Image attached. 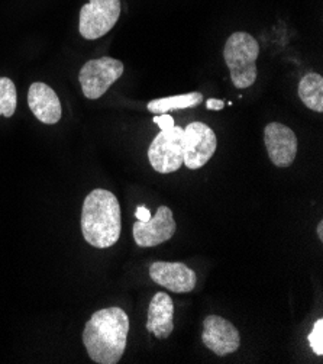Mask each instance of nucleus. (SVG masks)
I'll list each match as a JSON object with an SVG mask.
<instances>
[{
	"label": "nucleus",
	"instance_id": "nucleus-8",
	"mask_svg": "<svg viewBox=\"0 0 323 364\" xmlns=\"http://www.w3.org/2000/svg\"><path fill=\"white\" fill-rule=\"evenodd\" d=\"M203 344L219 357L235 353L241 346V336L236 326L228 319L209 315L203 321Z\"/></svg>",
	"mask_w": 323,
	"mask_h": 364
},
{
	"label": "nucleus",
	"instance_id": "nucleus-13",
	"mask_svg": "<svg viewBox=\"0 0 323 364\" xmlns=\"http://www.w3.org/2000/svg\"><path fill=\"white\" fill-rule=\"evenodd\" d=\"M147 330L160 340H165L174 330V302L164 294L154 295L148 308Z\"/></svg>",
	"mask_w": 323,
	"mask_h": 364
},
{
	"label": "nucleus",
	"instance_id": "nucleus-10",
	"mask_svg": "<svg viewBox=\"0 0 323 364\" xmlns=\"http://www.w3.org/2000/svg\"><path fill=\"white\" fill-rule=\"evenodd\" d=\"M264 142L270 160L277 167H289L297 156V136L289 127L271 122L264 129Z\"/></svg>",
	"mask_w": 323,
	"mask_h": 364
},
{
	"label": "nucleus",
	"instance_id": "nucleus-12",
	"mask_svg": "<svg viewBox=\"0 0 323 364\" xmlns=\"http://www.w3.org/2000/svg\"><path fill=\"white\" fill-rule=\"evenodd\" d=\"M28 105L38 121L54 125L61 119V103L57 93L45 83H32L28 90Z\"/></svg>",
	"mask_w": 323,
	"mask_h": 364
},
{
	"label": "nucleus",
	"instance_id": "nucleus-17",
	"mask_svg": "<svg viewBox=\"0 0 323 364\" xmlns=\"http://www.w3.org/2000/svg\"><path fill=\"white\" fill-rule=\"evenodd\" d=\"M309 344L316 355L323 354V319H317L313 325V330L307 337Z\"/></svg>",
	"mask_w": 323,
	"mask_h": 364
},
{
	"label": "nucleus",
	"instance_id": "nucleus-19",
	"mask_svg": "<svg viewBox=\"0 0 323 364\" xmlns=\"http://www.w3.org/2000/svg\"><path fill=\"white\" fill-rule=\"evenodd\" d=\"M135 216H136L138 221L146 223V221L150 220V218H151L153 215H151V212H150L146 206H138V208H136V212H135Z\"/></svg>",
	"mask_w": 323,
	"mask_h": 364
},
{
	"label": "nucleus",
	"instance_id": "nucleus-4",
	"mask_svg": "<svg viewBox=\"0 0 323 364\" xmlns=\"http://www.w3.org/2000/svg\"><path fill=\"white\" fill-rule=\"evenodd\" d=\"M185 128L174 125L161 129L148 149V160L153 168L161 174L174 173L183 166Z\"/></svg>",
	"mask_w": 323,
	"mask_h": 364
},
{
	"label": "nucleus",
	"instance_id": "nucleus-7",
	"mask_svg": "<svg viewBox=\"0 0 323 364\" xmlns=\"http://www.w3.org/2000/svg\"><path fill=\"white\" fill-rule=\"evenodd\" d=\"M218 138L214 131L203 122H192L185 128L183 164L190 170H199L217 153Z\"/></svg>",
	"mask_w": 323,
	"mask_h": 364
},
{
	"label": "nucleus",
	"instance_id": "nucleus-18",
	"mask_svg": "<svg viewBox=\"0 0 323 364\" xmlns=\"http://www.w3.org/2000/svg\"><path fill=\"white\" fill-rule=\"evenodd\" d=\"M154 122L160 127V129H168V128H173V127L175 125V124H174L173 117H170V115H167V114L155 115Z\"/></svg>",
	"mask_w": 323,
	"mask_h": 364
},
{
	"label": "nucleus",
	"instance_id": "nucleus-14",
	"mask_svg": "<svg viewBox=\"0 0 323 364\" xmlns=\"http://www.w3.org/2000/svg\"><path fill=\"white\" fill-rule=\"evenodd\" d=\"M299 97L314 112H323V77L319 73H307L299 83Z\"/></svg>",
	"mask_w": 323,
	"mask_h": 364
},
{
	"label": "nucleus",
	"instance_id": "nucleus-16",
	"mask_svg": "<svg viewBox=\"0 0 323 364\" xmlns=\"http://www.w3.org/2000/svg\"><path fill=\"white\" fill-rule=\"evenodd\" d=\"M16 87L8 77H0V117L11 118L16 111Z\"/></svg>",
	"mask_w": 323,
	"mask_h": 364
},
{
	"label": "nucleus",
	"instance_id": "nucleus-20",
	"mask_svg": "<svg viewBox=\"0 0 323 364\" xmlns=\"http://www.w3.org/2000/svg\"><path fill=\"white\" fill-rule=\"evenodd\" d=\"M206 105L209 111H221V109L225 106V102L221 99H209Z\"/></svg>",
	"mask_w": 323,
	"mask_h": 364
},
{
	"label": "nucleus",
	"instance_id": "nucleus-3",
	"mask_svg": "<svg viewBox=\"0 0 323 364\" xmlns=\"http://www.w3.org/2000/svg\"><path fill=\"white\" fill-rule=\"evenodd\" d=\"M258 55L260 46L253 35L234 32L228 38L224 57L231 71V80L236 89H246L256 83Z\"/></svg>",
	"mask_w": 323,
	"mask_h": 364
},
{
	"label": "nucleus",
	"instance_id": "nucleus-11",
	"mask_svg": "<svg viewBox=\"0 0 323 364\" xmlns=\"http://www.w3.org/2000/svg\"><path fill=\"white\" fill-rule=\"evenodd\" d=\"M151 279L174 294H189L196 287L197 276L185 263L155 262L150 267Z\"/></svg>",
	"mask_w": 323,
	"mask_h": 364
},
{
	"label": "nucleus",
	"instance_id": "nucleus-9",
	"mask_svg": "<svg viewBox=\"0 0 323 364\" xmlns=\"http://www.w3.org/2000/svg\"><path fill=\"white\" fill-rule=\"evenodd\" d=\"M177 224L168 206H160L148 221H136L132 228L133 240L139 247H157L167 242L175 234Z\"/></svg>",
	"mask_w": 323,
	"mask_h": 364
},
{
	"label": "nucleus",
	"instance_id": "nucleus-2",
	"mask_svg": "<svg viewBox=\"0 0 323 364\" xmlns=\"http://www.w3.org/2000/svg\"><path fill=\"white\" fill-rule=\"evenodd\" d=\"M121 206L118 198L106 189L87 195L82 210V232L94 248H109L121 237Z\"/></svg>",
	"mask_w": 323,
	"mask_h": 364
},
{
	"label": "nucleus",
	"instance_id": "nucleus-21",
	"mask_svg": "<svg viewBox=\"0 0 323 364\" xmlns=\"http://www.w3.org/2000/svg\"><path fill=\"white\" fill-rule=\"evenodd\" d=\"M317 235H319V240L322 241L323 240V223L322 221L317 224Z\"/></svg>",
	"mask_w": 323,
	"mask_h": 364
},
{
	"label": "nucleus",
	"instance_id": "nucleus-6",
	"mask_svg": "<svg viewBox=\"0 0 323 364\" xmlns=\"http://www.w3.org/2000/svg\"><path fill=\"white\" fill-rule=\"evenodd\" d=\"M121 16V0H90L80 11L79 31L86 40L111 32Z\"/></svg>",
	"mask_w": 323,
	"mask_h": 364
},
{
	"label": "nucleus",
	"instance_id": "nucleus-1",
	"mask_svg": "<svg viewBox=\"0 0 323 364\" xmlns=\"http://www.w3.org/2000/svg\"><path fill=\"white\" fill-rule=\"evenodd\" d=\"M129 333V316L118 306L104 308L92 315L83 331L89 357L97 364H116L125 350Z\"/></svg>",
	"mask_w": 323,
	"mask_h": 364
},
{
	"label": "nucleus",
	"instance_id": "nucleus-15",
	"mask_svg": "<svg viewBox=\"0 0 323 364\" xmlns=\"http://www.w3.org/2000/svg\"><path fill=\"white\" fill-rule=\"evenodd\" d=\"M203 102V95L199 92H192L187 95L170 96L163 99H154L148 103V111L155 115L167 114L171 109H187L199 106Z\"/></svg>",
	"mask_w": 323,
	"mask_h": 364
},
{
	"label": "nucleus",
	"instance_id": "nucleus-5",
	"mask_svg": "<svg viewBox=\"0 0 323 364\" xmlns=\"http://www.w3.org/2000/svg\"><path fill=\"white\" fill-rule=\"evenodd\" d=\"M122 75L124 63L116 58L102 57L87 61L79 75L83 95L92 100L102 97Z\"/></svg>",
	"mask_w": 323,
	"mask_h": 364
}]
</instances>
